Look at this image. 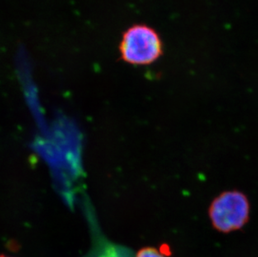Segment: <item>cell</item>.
Returning a JSON list of instances; mask_svg holds the SVG:
<instances>
[{
  "mask_svg": "<svg viewBox=\"0 0 258 257\" xmlns=\"http://www.w3.org/2000/svg\"><path fill=\"white\" fill-rule=\"evenodd\" d=\"M120 59L132 66H148L163 54L158 33L146 25H134L122 34L119 44Z\"/></svg>",
  "mask_w": 258,
  "mask_h": 257,
  "instance_id": "1",
  "label": "cell"
},
{
  "mask_svg": "<svg viewBox=\"0 0 258 257\" xmlns=\"http://www.w3.org/2000/svg\"><path fill=\"white\" fill-rule=\"evenodd\" d=\"M250 205L241 192L227 191L213 201L209 216L215 229L228 233L242 228L248 221Z\"/></svg>",
  "mask_w": 258,
  "mask_h": 257,
  "instance_id": "2",
  "label": "cell"
},
{
  "mask_svg": "<svg viewBox=\"0 0 258 257\" xmlns=\"http://www.w3.org/2000/svg\"><path fill=\"white\" fill-rule=\"evenodd\" d=\"M95 257H134L130 252V250L124 248L115 246V245H109L107 247L103 249Z\"/></svg>",
  "mask_w": 258,
  "mask_h": 257,
  "instance_id": "3",
  "label": "cell"
},
{
  "mask_svg": "<svg viewBox=\"0 0 258 257\" xmlns=\"http://www.w3.org/2000/svg\"><path fill=\"white\" fill-rule=\"evenodd\" d=\"M135 257H166L161 251H159L156 248H143L137 252Z\"/></svg>",
  "mask_w": 258,
  "mask_h": 257,
  "instance_id": "4",
  "label": "cell"
},
{
  "mask_svg": "<svg viewBox=\"0 0 258 257\" xmlns=\"http://www.w3.org/2000/svg\"><path fill=\"white\" fill-rule=\"evenodd\" d=\"M0 257H9V256H5V255H0Z\"/></svg>",
  "mask_w": 258,
  "mask_h": 257,
  "instance_id": "5",
  "label": "cell"
}]
</instances>
